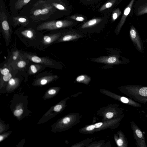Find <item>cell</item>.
<instances>
[{
	"instance_id": "6da1fadb",
	"label": "cell",
	"mask_w": 147,
	"mask_h": 147,
	"mask_svg": "<svg viewBox=\"0 0 147 147\" xmlns=\"http://www.w3.org/2000/svg\"><path fill=\"white\" fill-rule=\"evenodd\" d=\"M37 24L45 21L56 20L64 15L45 0H34L20 12Z\"/></svg>"
},
{
	"instance_id": "7a4b0ae2",
	"label": "cell",
	"mask_w": 147,
	"mask_h": 147,
	"mask_svg": "<svg viewBox=\"0 0 147 147\" xmlns=\"http://www.w3.org/2000/svg\"><path fill=\"white\" fill-rule=\"evenodd\" d=\"M37 24L32 23L24 26H20L15 31V34L27 47L38 48L44 33L38 30Z\"/></svg>"
},
{
	"instance_id": "3957f363",
	"label": "cell",
	"mask_w": 147,
	"mask_h": 147,
	"mask_svg": "<svg viewBox=\"0 0 147 147\" xmlns=\"http://www.w3.org/2000/svg\"><path fill=\"white\" fill-rule=\"evenodd\" d=\"M9 15L3 0H0V30L7 46L9 45L13 33L12 27L9 21Z\"/></svg>"
},
{
	"instance_id": "277c9868",
	"label": "cell",
	"mask_w": 147,
	"mask_h": 147,
	"mask_svg": "<svg viewBox=\"0 0 147 147\" xmlns=\"http://www.w3.org/2000/svg\"><path fill=\"white\" fill-rule=\"evenodd\" d=\"M124 93L137 102L147 104V86L127 85L122 87Z\"/></svg>"
},
{
	"instance_id": "5b68a950",
	"label": "cell",
	"mask_w": 147,
	"mask_h": 147,
	"mask_svg": "<svg viewBox=\"0 0 147 147\" xmlns=\"http://www.w3.org/2000/svg\"><path fill=\"white\" fill-rule=\"evenodd\" d=\"M73 23V21L68 20H54L40 23L37 25V28L38 30L44 33L66 28Z\"/></svg>"
},
{
	"instance_id": "8992f818",
	"label": "cell",
	"mask_w": 147,
	"mask_h": 147,
	"mask_svg": "<svg viewBox=\"0 0 147 147\" xmlns=\"http://www.w3.org/2000/svg\"><path fill=\"white\" fill-rule=\"evenodd\" d=\"M21 55L25 59L34 63L42 64L50 68H57V62L48 57H40L26 52H21Z\"/></svg>"
},
{
	"instance_id": "52a82bcc",
	"label": "cell",
	"mask_w": 147,
	"mask_h": 147,
	"mask_svg": "<svg viewBox=\"0 0 147 147\" xmlns=\"http://www.w3.org/2000/svg\"><path fill=\"white\" fill-rule=\"evenodd\" d=\"M50 31V33L43 34L38 49L41 50L44 49L55 43L63 33L61 31L58 30Z\"/></svg>"
},
{
	"instance_id": "ba28073f",
	"label": "cell",
	"mask_w": 147,
	"mask_h": 147,
	"mask_svg": "<svg viewBox=\"0 0 147 147\" xmlns=\"http://www.w3.org/2000/svg\"><path fill=\"white\" fill-rule=\"evenodd\" d=\"M9 21L12 27L14 28L18 26H26L33 23L28 17L20 13L10 15Z\"/></svg>"
},
{
	"instance_id": "9c48e42d",
	"label": "cell",
	"mask_w": 147,
	"mask_h": 147,
	"mask_svg": "<svg viewBox=\"0 0 147 147\" xmlns=\"http://www.w3.org/2000/svg\"><path fill=\"white\" fill-rule=\"evenodd\" d=\"M131 126L137 147H147L145 138L140 129L134 121L131 122Z\"/></svg>"
},
{
	"instance_id": "30bf717a",
	"label": "cell",
	"mask_w": 147,
	"mask_h": 147,
	"mask_svg": "<svg viewBox=\"0 0 147 147\" xmlns=\"http://www.w3.org/2000/svg\"><path fill=\"white\" fill-rule=\"evenodd\" d=\"M46 2L52 5L65 16L70 12L71 7L67 1L62 0H45Z\"/></svg>"
},
{
	"instance_id": "8fae6325",
	"label": "cell",
	"mask_w": 147,
	"mask_h": 147,
	"mask_svg": "<svg viewBox=\"0 0 147 147\" xmlns=\"http://www.w3.org/2000/svg\"><path fill=\"white\" fill-rule=\"evenodd\" d=\"M129 35L131 39L138 50L142 52L143 50V45L142 40L138 31L133 25L130 27Z\"/></svg>"
},
{
	"instance_id": "7c38bea8",
	"label": "cell",
	"mask_w": 147,
	"mask_h": 147,
	"mask_svg": "<svg viewBox=\"0 0 147 147\" xmlns=\"http://www.w3.org/2000/svg\"><path fill=\"white\" fill-rule=\"evenodd\" d=\"M92 61L111 65L118 64L122 63L121 61L119 60V57L116 55L101 56L98 58L94 59Z\"/></svg>"
},
{
	"instance_id": "4fadbf2b",
	"label": "cell",
	"mask_w": 147,
	"mask_h": 147,
	"mask_svg": "<svg viewBox=\"0 0 147 147\" xmlns=\"http://www.w3.org/2000/svg\"><path fill=\"white\" fill-rule=\"evenodd\" d=\"M135 0H131L125 9L121 20L117 24L115 30V32L118 34L123 26L124 25L126 19L129 14Z\"/></svg>"
},
{
	"instance_id": "5bb4252c",
	"label": "cell",
	"mask_w": 147,
	"mask_h": 147,
	"mask_svg": "<svg viewBox=\"0 0 147 147\" xmlns=\"http://www.w3.org/2000/svg\"><path fill=\"white\" fill-rule=\"evenodd\" d=\"M133 6L136 16L147 13V0H137Z\"/></svg>"
},
{
	"instance_id": "9a60e30c",
	"label": "cell",
	"mask_w": 147,
	"mask_h": 147,
	"mask_svg": "<svg viewBox=\"0 0 147 147\" xmlns=\"http://www.w3.org/2000/svg\"><path fill=\"white\" fill-rule=\"evenodd\" d=\"M82 37L81 35L75 32L68 31L63 32L61 37L56 41L55 43L71 41L80 38Z\"/></svg>"
},
{
	"instance_id": "2e32d148",
	"label": "cell",
	"mask_w": 147,
	"mask_h": 147,
	"mask_svg": "<svg viewBox=\"0 0 147 147\" xmlns=\"http://www.w3.org/2000/svg\"><path fill=\"white\" fill-rule=\"evenodd\" d=\"M33 0H18L12 7L9 9L11 14L19 13L25 6Z\"/></svg>"
},
{
	"instance_id": "e0dca14e",
	"label": "cell",
	"mask_w": 147,
	"mask_h": 147,
	"mask_svg": "<svg viewBox=\"0 0 147 147\" xmlns=\"http://www.w3.org/2000/svg\"><path fill=\"white\" fill-rule=\"evenodd\" d=\"M107 18H97L91 19L83 24L81 26L82 29H87L92 28L100 24Z\"/></svg>"
},
{
	"instance_id": "ac0fdd59",
	"label": "cell",
	"mask_w": 147,
	"mask_h": 147,
	"mask_svg": "<svg viewBox=\"0 0 147 147\" xmlns=\"http://www.w3.org/2000/svg\"><path fill=\"white\" fill-rule=\"evenodd\" d=\"M121 0H109L103 4L99 9L100 12L108 9L112 7H114L118 4Z\"/></svg>"
},
{
	"instance_id": "d6986e66",
	"label": "cell",
	"mask_w": 147,
	"mask_h": 147,
	"mask_svg": "<svg viewBox=\"0 0 147 147\" xmlns=\"http://www.w3.org/2000/svg\"><path fill=\"white\" fill-rule=\"evenodd\" d=\"M45 67L46 66L42 64H32L29 67L28 74L30 76L34 74L45 68Z\"/></svg>"
},
{
	"instance_id": "ffe728a7",
	"label": "cell",
	"mask_w": 147,
	"mask_h": 147,
	"mask_svg": "<svg viewBox=\"0 0 147 147\" xmlns=\"http://www.w3.org/2000/svg\"><path fill=\"white\" fill-rule=\"evenodd\" d=\"M58 77V76L55 75H46L39 78L37 81L41 85H44L47 84L49 82L56 79Z\"/></svg>"
},
{
	"instance_id": "44dd1931",
	"label": "cell",
	"mask_w": 147,
	"mask_h": 147,
	"mask_svg": "<svg viewBox=\"0 0 147 147\" xmlns=\"http://www.w3.org/2000/svg\"><path fill=\"white\" fill-rule=\"evenodd\" d=\"M28 60L23 58L21 55L19 58L16 61V68L19 69L25 68L28 64Z\"/></svg>"
},
{
	"instance_id": "7402d4cb",
	"label": "cell",
	"mask_w": 147,
	"mask_h": 147,
	"mask_svg": "<svg viewBox=\"0 0 147 147\" xmlns=\"http://www.w3.org/2000/svg\"><path fill=\"white\" fill-rule=\"evenodd\" d=\"M122 12L119 8L113 10L111 15V21L113 22L115 21L121 14Z\"/></svg>"
},
{
	"instance_id": "603a6c76",
	"label": "cell",
	"mask_w": 147,
	"mask_h": 147,
	"mask_svg": "<svg viewBox=\"0 0 147 147\" xmlns=\"http://www.w3.org/2000/svg\"><path fill=\"white\" fill-rule=\"evenodd\" d=\"M91 78L88 76L84 74L78 76L76 78V81L79 82H83L87 83L90 80Z\"/></svg>"
},
{
	"instance_id": "cb8c5ba5",
	"label": "cell",
	"mask_w": 147,
	"mask_h": 147,
	"mask_svg": "<svg viewBox=\"0 0 147 147\" xmlns=\"http://www.w3.org/2000/svg\"><path fill=\"white\" fill-rule=\"evenodd\" d=\"M69 19H72L78 22H82L86 20L84 16L79 14H74L69 16Z\"/></svg>"
},
{
	"instance_id": "d4e9b609",
	"label": "cell",
	"mask_w": 147,
	"mask_h": 147,
	"mask_svg": "<svg viewBox=\"0 0 147 147\" xmlns=\"http://www.w3.org/2000/svg\"><path fill=\"white\" fill-rule=\"evenodd\" d=\"M79 2L86 5H93L103 0H79Z\"/></svg>"
},
{
	"instance_id": "484cf974",
	"label": "cell",
	"mask_w": 147,
	"mask_h": 147,
	"mask_svg": "<svg viewBox=\"0 0 147 147\" xmlns=\"http://www.w3.org/2000/svg\"><path fill=\"white\" fill-rule=\"evenodd\" d=\"M21 52L19 51L16 50L14 51L12 53L11 58L13 61H17L20 57Z\"/></svg>"
},
{
	"instance_id": "4316f807",
	"label": "cell",
	"mask_w": 147,
	"mask_h": 147,
	"mask_svg": "<svg viewBox=\"0 0 147 147\" xmlns=\"http://www.w3.org/2000/svg\"><path fill=\"white\" fill-rule=\"evenodd\" d=\"M0 76L7 74L10 72L9 69L5 67L1 68L0 69Z\"/></svg>"
},
{
	"instance_id": "83f0119b",
	"label": "cell",
	"mask_w": 147,
	"mask_h": 147,
	"mask_svg": "<svg viewBox=\"0 0 147 147\" xmlns=\"http://www.w3.org/2000/svg\"><path fill=\"white\" fill-rule=\"evenodd\" d=\"M2 77V80L4 82L9 81V80L12 78V74L10 72L9 73L1 76Z\"/></svg>"
},
{
	"instance_id": "f1b7e54d",
	"label": "cell",
	"mask_w": 147,
	"mask_h": 147,
	"mask_svg": "<svg viewBox=\"0 0 147 147\" xmlns=\"http://www.w3.org/2000/svg\"><path fill=\"white\" fill-rule=\"evenodd\" d=\"M18 80V78H11L8 81L9 85L10 86H14L16 84Z\"/></svg>"
},
{
	"instance_id": "f546056e",
	"label": "cell",
	"mask_w": 147,
	"mask_h": 147,
	"mask_svg": "<svg viewBox=\"0 0 147 147\" xmlns=\"http://www.w3.org/2000/svg\"><path fill=\"white\" fill-rule=\"evenodd\" d=\"M23 113V110L22 109H21L19 110H16L14 112V114L16 116H19Z\"/></svg>"
},
{
	"instance_id": "4dcf8cb0",
	"label": "cell",
	"mask_w": 147,
	"mask_h": 147,
	"mask_svg": "<svg viewBox=\"0 0 147 147\" xmlns=\"http://www.w3.org/2000/svg\"><path fill=\"white\" fill-rule=\"evenodd\" d=\"M18 0H9V9L11 8Z\"/></svg>"
},
{
	"instance_id": "1f68e13d",
	"label": "cell",
	"mask_w": 147,
	"mask_h": 147,
	"mask_svg": "<svg viewBox=\"0 0 147 147\" xmlns=\"http://www.w3.org/2000/svg\"><path fill=\"white\" fill-rule=\"evenodd\" d=\"M62 108V106L61 105H57L54 108V111L56 112L59 111Z\"/></svg>"
},
{
	"instance_id": "d6a6232c",
	"label": "cell",
	"mask_w": 147,
	"mask_h": 147,
	"mask_svg": "<svg viewBox=\"0 0 147 147\" xmlns=\"http://www.w3.org/2000/svg\"><path fill=\"white\" fill-rule=\"evenodd\" d=\"M113 114L111 112L107 113L106 115V117L110 119L113 116Z\"/></svg>"
},
{
	"instance_id": "836d02e7",
	"label": "cell",
	"mask_w": 147,
	"mask_h": 147,
	"mask_svg": "<svg viewBox=\"0 0 147 147\" xmlns=\"http://www.w3.org/2000/svg\"><path fill=\"white\" fill-rule=\"evenodd\" d=\"M70 121V119L69 117H65L63 119V122L64 123H67Z\"/></svg>"
},
{
	"instance_id": "e575fe53",
	"label": "cell",
	"mask_w": 147,
	"mask_h": 147,
	"mask_svg": "<svg viewBox=\"0 0 147 147\" xmlns=\"http://www.w3.org/2000/svg\"><path fill=\"white\" fill-rule=\"evenodd\" d=\"M95 127L94 125H92L88 126L86 129L87 130L90 131L94 129Z\"/></svg>"
},
{
	"instance_id": "d590c367",
	"label": "cell",
	"mask_w": 147,
	"mask_h": 147,
	"mask_svg": "<svg viewBox=\"0 0 147 147\" xmlns=\"http://www.w3.org/2000/svg\"><path fill=\"white\" fill-rule=\"evenodd\" d=\"M56 90L53 89H51L48 92L49 94H54L56 93Z\"/></svg>"
},
{
	"instance_id": "8d00e7d4",
	"label": "cell",
	"mask_w": 147,
	"mask_h": 147,
	"mask_svg": "<svg viewBox=\"0 0 147 147\" xmlns=\"http://www.w3.org/2000/svg\"><path fill=\"white\" fill-rule=\"evenodd\" d=\"M102 122L96 123L94 124L95 127L96 128H98L100 127L102 125Z\"/></svg>"
},
{
	"instance_id": "74e56055",
	"label": "cell",
	"mask_w": 147,
	"mask_h": 147,
	"mask_svg": "<svg viewBox=\"0 0 147 147\" xmlns=\"http://www.w3.org/2000/svg\"><path fill=\"white\" fill-rule=\"evenodd\" d=\"M3 139V137L1 136H0V141H1Z\"/></svg>"
},
{
	"instance_id": "f35d334b",
	"label": "cell",
	"mask_w": 147,
	"mask_h": 147,
	"mask_svg": "<svg viewBox=\"0 0 147 147\" xmlns=\"http://www.w3.org/2000/svg\"><path fill=\"white\" fill-rule=\"evenodd\" d=\"M145 117L146 118H147V114H146L145 115Z\"/></svg>"
},
{
	"instance_id": "ab89813d",
	"label": "cell",
	"mask_w": 147,
	"mask_h": 147,
	"mask_svg": "<svg viewBox=\"0 0 147 147\" xmlns=\"http://www.w3.org/2000/svg\"><path fill=\"white\" fill-rule=\"evenodd\" d=\"M63 0V1H67V0Z\"/></svg>"
}]
</instances>
